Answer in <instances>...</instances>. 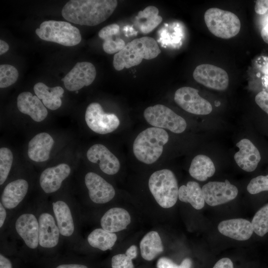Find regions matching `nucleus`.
Masks as SVG:
<instances>
[{
  "label": "nucleus",
  "instance_id": "obj_1",
  "mask_svg": "<svg viewBox=\"0 0 268 268\" xmlns=\"http://www.w3.org/2000/svg\"><path fill=\"white\" fill-rule=\"evenodd\" d=\"M117 5L116 0H71L63 7L62 15L74 24L95 26L109 18Z\"/></svg>",
  "mask_w": 268,
  "mask_h": 268
},
{
  "label": "nucleus",
  "instance_id": "obj_2",
  "mask_svg": "<svg viewBox=\"0 0 268 268\" xmlns=\"http://www.w3.org/2000/svg\"><path fill=\"white\" fill-rule=\"evenodd\" d=\"M161 53L156 41L150 37H142L128 43L119 52L115 54L113 64L117 70L129 68L140 64L143 59H154Z\"/></svg>",
  "mask_w": 268,
  "mask_h": 268
},
{
  "label": "nucleus",
  "instance_id": "obj_3",
  "mask_svg": "<svg viewBox=\"0 0 268 268\" xmlns=\"http://www.w3.org/2000/svg\"><path fill=\"white\" fill-rule=\"evenodd\" d=\"M169 140V135L163 129L148 128L140 133L133 143L135 157L141 162L151 164L161 155L164 145Z\"/></svg>",
  "mask_w": 268,
  "mask_h": 268
},
{
  "label": "nucleus",
  "instance_id": "obj_4",
  "mask_svg": "<svg viewBox=\"0 0 268 268\" xmlns=\"http://www.w3.org/2000/svg\"><path fill=\"white\" fill-rule=\"evenodd\" d=\"M148 187L160 206L168 208L175 204L179 189L177 180L172 171L164 169L153 173L148 180Z\"/></svg>",
  "mask_w": 268,
  "mask_h": 268
},
{
  "label": "nucleus",
  "instance_id": "obj_5",
  "mask_svg": "<svg viewBox=\"0 0 268 268\" xmlns=\"http://www.w3.org/2000/svg\"><path fill=\"white\" fill-rule=\"evenodd\" d=\"M42 40L65 46H73L81 40L79 29L66 21L48 20L43 22L35 30Z\"/></svg>",
  "mask_w": 268,
  "mask_h": 268
},
{
  "label": "nucleus",
  "instance_id": "obj_6",
  "mask_svg": "<svg viewBox=\"0 0 268 268\" xmlns=\"http://www.w3.org/2000/svg\"><path fill=\"white\" fill-rule=\"evenodd\" d=\"M204 19L209 31L222 39L231 38L238 34L241 22L238 16L227 10L212 7L204 13Z\"/></svg>",
  "mask_w": 268,
  "mask_h": 268
},
{
  "label": "nucleus",
  "instance_id": "obj_7",
  "mask_svg": "<svg viewBox=\"0 0 268 268\" xmlns=\"http://www.w3.org/2000/svg\"><path fill=\"white\" fill-rule=\"evenodd\" d=\"M144 118L150 125L161 129H166L175 134L183 133L186 129L185 120L168 107L157 104L146 108Z\"/></svg>",
  "mask_w": 268,
  "mask_h": 268
},
{
  "label": "nucleus",
  "instance_id": "obj_8",
  "mask_svg": "<svg viewBox=\"0 0 268 268\" xmlns=\"http://www.w3.org/2000/svg\"><path fill=\"white\" fill-rule=\"evenodd\" d=\"M85 120L88 127L99 134H107L116 130L120 120L114 114L105 113L101 105L97 102L90 103L87 107Z\"/></svg>",
  "mask_w": 268,
  "mask_h": 268
},
{
  "label": "nucleus",
  "instance_id": "obj_9",
  "mask_svg": "<svg viewBox=\"0 0 268 268\" xmlns=\"http://www.w3.org/2000/svg\"><path fill=\"white\" fill-rule=\"evenodd\" d=\"M174 98L177 105L190 113L205 115L210 114L212 110L211 104L200 96L198 90L191 87L178 89Z\"/></svg>",
  "mask_w": 268,
  "mask_h": 268
},
{
  "label": "nucleus",
  "instance_id": "obj_10",
  "mask_svg": "<svg viewBox=\"0 0 268 268\" xmlns=\"http://www.w3.org/2000/svg\"><path fill=\"white\" fill-rule=\"evenodd\" d=\"M193 75L197 82L210 89L222 91L226 89L229 84V76L227 72L212 65L198 66Z\"/></svg>",
  "mask_w": 268,
  "mask_h": 268
},
{
  "label": "nucleus",
  "instance_id": "obj_11",
  "mask_svg": "<svg viewBox=\"0 0 268 268\" xmlns=\"http://www.w3.org/2000/svg\"><path fill=\"white\" fill-rule=\"evenodd\" d=\"M205 202L214 206L234 200L237 196V188L228 180L224 182H209L202 188Z\"/></svg>",
  "mask_w": 268,
  "mask_h": 268
},
{
  "label": "nucleus",
  "instance_id": "obj_12",
  "mask_svg": "<svg viewBox=\"0 0 268 268\" xmlns=\"http://www.w3.org/2000/svg\"><path fill=\"white\" fill-rule=\"evenodd\" d=\"M96 71L90 62H77L71 70L62 79L65 87L70 91H76L90 85L94 80Z\"/></svg>",
  "mask_w": 268,
  "mask_h": 268
},
{
  "label": "nucleus",
  "instance_id": "obj_13",
  "mask_svg": "<svg viewBox=\"0 0 268 268\" xmlns=\"http://www.w3.org/2000/svg\"><path fill=\"white\" fill-rule=\"evenodd\" d=\"M90 200L94 203L103 204L111 201L115 195L114 187L97 174L90 172L84 178Z\"/></svg>",
  "mask_w": 268,
  "mask_h": 268
},
{
  "label": "nucleus",
  "instance_id": "obj_14",
  "mask_svg": "<svg viewBox=\"0 0 268 268\" xmlns=\"http://www.w3.org/2000/svg\"><path fill=\"white\" fill-rule=\"evenodd\" d=\"M15 230L25 244L31 249H36L39 244V223L32 213H24L16 219Z\"/></svg>",
  "mask_w": 268,
  "mask_h": 268
},
{
  "label": "nucleus",
  "instance_id": "obj_15",
  "mask_svg": "<svg viewBox=\"0 0 268 268\" xmlns=\"http://www.w3.org/2000/svg\"><path fill=\"white\" fill-rule=\"evenodd\" d=\"M86 156L91 162L98 164L102 171L106 174L114 175L120 170L119 159L103 144L92 145L87 150Z\"/></svg>",
  "mask_w": 268,
  "mask_h": 268
},
{
  "label": "nucleus",
  "instance_id": "obj_16",
  "mask_svg": "<svg viewBox=\"0 0 268 268\" xmlns=\"http://www.w3.org/2000/svg\"><path fill=\"white\" fill-rule=\"evenodd\" d=\"M38 223L39 246L46 249L56 247L61 233L55 217L48 212H43L39 216Z\"/></svg>",
  "mask_w": 268,
  "mask_h": 268
},
{
  "label": "nucleus",
  "instance_id": "obj_17",
  "mask_svg": "<svg viewBox=\"0 0 268 268\" xmlns=\"http://www.w3.org/2000/svg\"><path fill=\"white\" fill-rule=\"evenodd\" d=\"M70 171L69 166L66 163H61L45 169L39 178L41 188L46 194L57 191L63 181L69 175Z\"/></svg>",
  "mask_w": 268,
  "mask_h": 268
},
{
  "label": "nucleus",
  "instance_id": "obj_18",
  "mask_svg": "<svg viewBox=\"0 0 268 268\" xmlns=\"http://www.w3.org/2000/svg\"><path fill=\"white\" fill-rule=\"evenodd\" d=\"M236 146L239 148L234 156L237 164L245 171H254L261 158L258 148L247 138L240 140L236 143Z\"/></svg>",
  "mask_w": 268,
  "mask_h": 268
},
{
  "label": "nucleus",
  "instance_id": "obj_19",
  "mask_svg": "<svg viewBox=\"0 0 268 268\" xmlns=\"http://www.w3.org/2000/svg\"><path fill=\"white\" fill-rule=\"evenodd\" d=\"M17 106L20 112L29 116L35 122H42L48 115V111L42 102L30 92H23L18 95Z\"/></svg>",
  "mask_w": 268,
  "mask_h": 268
},
{
  "label": "nucleus",
  "instance_id": "obj_20",
  "mask_svg": "<svg viewBox=\"0 0 268 268\" xmlns=\"http://www.w3.org/2000/svg\"><path fill=\"white\" fill-rule=\"evenodd\" d=\"M218 230L222 235L238 241L249 239L253 233L251 222L243 218H234L220 222Z\"/></svg>",
  "mask_w": 268,
  "mask_h": 268
},
{
  "label": "nucleus",
  "instance_id": "obj_21",
  "mask_svg": "<svg viewBox=\"0 0 268 268\" xmlns=\"http://www.w3.org/2000/svg\"><path fill=\"white\" fill-rule=\"evenodd\" d=\"M28 188V183L25 179H18L10 182L2 191L0 202L7 209L15 208L26 196Z\"/></svg>",
  "mask_w": 268,
  "mask_h": 268
},
{
  "label": "nucleus",
  "instance_id": "obj_22",
  "mask_svg": "<svg viewBox=\"0 0 268 268\" xmlns=\"http://www.w3.org/2000/svg\"><path fill=\"white\" fill-rule=\"evenodd\" d=\"M54 140L47 133H41L35 135L29 142L28 155L29 158L37 162L47 161L50 157Z\"/></svg>",
  "mask_w": 268,
  "mask_h": 268
},
{
  "label": "nucleus",
  "instance_id": "obj_23",
  "mask_svg": "<svg viewBox=\"0 0 268 268\" xmlns=\"http://www.w3.org/2000/svg\"><path fill=\"white\" fill-rule=\"evenodd\" d=\"M52 208L61 235L70 237L74 232L75 226L69 205L65 201L58 200L53 202Z\"/></svg>",
  "mask_w": 268,
  "mask_h": 268
},
{
  "label": "nucleus",
  "instance_id": "obj_24",
  "mask_svg": "<svg viewBox=\"0 0 268 268\" xmlns=\"http://www.w3.org/2000/svg\"><path fill=\"white\" fill-rule=\"evenodd\" d=\"M130 222L129 213L120 207L110 208L104 213L100 220L102 228L112 233L126 229Z\"/></svg>",
  "mask_w": 268,
  "mask_h": 268
},
{
  "label": "nucleus",
  "instance_id": "obj_25",
  "mask_svg": "<svg viewBox=\"0 0 268 268\" xmlns=\"http://www.w3.org/2000/svg\"><path fill=\"white\" fill-rule=\"evenodd\" d=\"M33 89L36 95L47 108L55 110L61 106V97L64 93L62 87H49L42 82H38L34 85Z\"/></svg>",
  "mask_w": 268,
  "mask_h": 268
},
{
  "label": "nucleus",
  "instance_id": "obj_26",
  "mask_svg": "<svg viewBox=\"0 0 268 268\" xmlns=\"http://www.w3.org/2000/svg\"><path fill=\"white\" fill-rule=\"evenodd\" d=\"M178 199L181 201L189 202L196 209H201L204 205V199L202 189L195 181H189L186 185L179 188Z\"/></svg>",
  "mask_w": 268,
  "mask_h": 268
},
{
  "label": "nucleus",
  "instance_id": "obj_27",
  "mask_svg": "<svg viewBox=\"0 0 268 268\" xmlns=\"http://www.w3.org/2000/svg\"><path fill=\"white\" fill-rule=\"evenodd\" d=\"M158 13V9L152 5L148 6L138 12L135 24L142 33L151 32L162 22V18Z\"/></svg>",
  "mask_w": 268,
  "mask_h": 268
},
{
  "label": "nucleus",
  "instance_id": "obj_28",
  "mask_svg": "<svg viewBox=\"0 0 268 268\" xmlns=\"http://www.w3.org/2000/svg\"><path fill=\"white\" fill-rule=\"evenodd\" d=\"M215 171L214 165L208 156L199 154L192 161L190 168V175L197 180L204 181L213 175Z\"/></svg>",
  "mask_w": 268,
  "mask_h": 268
},
{
  "label": "nucleus",
  "instance_id": "obj_29",
  "mask_svg": "<svg viewBox=\"0 0 268 268\" xmlns=\"http://www.w3.org/2000/svg\"><path fill=\"white\" fill-rule=\"evenodd\" d=\"M141 257L146 261H151L164 250L159 234L154 231L147 233L140 242Z\"/></svg>",
  "mask_w": 268,
  "mask_h": 268
},
{
  "label": "nucleus",
  "instance_id": "obj_30",
  "mask_svg": "<svg viewBox=\"0 0 268 268\" xmlns=\"http://www.w3.org/2000/svg\"><path fill=\"white\" fill-rule=\"evenodd\" d=\"M117 239L115 233L108 232L102 228L94 229L87 237V241L91 247L103 251L111 249Z\"/></svg>",
  "mask_w": 268,
  "mask_h": 268
},
{
  "label": "nucleus",
  "instance_id": "obj_31",
  "mask_svg": "<svg viewBox=\"0 0 268 268\" xmlns=\"http://www.w3.org/2000/svg\"><path fill=\"white\" fill-rule=\"evenodd\" d=\"M137 255V249L135 245H132L126 251L125 254H120L114 256L112 258V268H134L132 260Z\"/></svg>",
  "mask_w": 268,
  "mask_h": 268
},
{
  "label": "nucleus",
  "instance_id": "obj_32",
  "mask_svg": "<svg viewBox=\"0 0 268 268\" xmlns=\"http://www.w3.org/2000/svg\"><path fill=\"white\" fill-rule=\"evenodd\" d=\"M251 224L253 231L258 235L263 237L268 232V203L258 210Z\"/></svg>",
  "mask_w": 268,
  "mask_h": 268
},
{
  "label": "nucleus",
  "instance_id": "obj_33",
  "mask_svg": "<svg viewBox=\"0 0 268 268\" xmlns=\"http://www.w3.org/2000/svg\"><path fill=\"white\" fill-rule=\"evenodd\" d=\"M13 153L11 150L6 147L0 149V185H2L6 181L12 164Z\"/></svg>",
  "mask_w": 268,
  "mask_h": 268
},
{
  "label": "nucleus",
  "instance_id": "obj_34",
  "mask_svg": "<svg viewBox=\"0 0 268 268\" xmlns=\"http://www.w3.org/2000/svg\"><path fill=\"white\" fill-rule=\"evenodd\" d=\"M18 72L13 66L7 64L0 66V87L4 88L14 84L17 80Z\"/></svg>",
  "mask_w": 268,
  "mask_h": 268
},
{
  "label": "nucleus",
  "instance_id": "obj_35",
  "mask_svg": "<svg viewBox=\"0 0 268 268\" xmlns=\"http://www.w3.org/2000/svg\"><path fill=\"white\" fill-rule=\"evenodd\" d=\"M247 190L253 195L268 191V175L259 176L252 179L248 185Z\"/></svg>",
  "mask_w": 268,
  "mask_h": 268
},
{
  "label": "nucleus",
  "instance_id": "obj_36",
  "mask_svg": "<svg viewBox=\"0 0 268 268\" xmlns=\"http://www.w3.org/2000/svg\"><path fill=\"white\" fill-rule=\"evenodd\" d=\"M126 45L124 41L121 38L113 39V37L104 40L103 43V49L107 54H116L125 47Z\"/></svg>",
  "mask_w": 268,
  "mask_h": 268
},
{
  "label": "nucleus",
  "instance_id": "obj_37",
  "mask_svg": "<svg viewBox=\"0 0 268 268\" xmlns=\"http://www.w3.org/2000/svg\"><path fill=\"white\" fill-rule=\"evenodd\" d=\"M192 265V262L189 258L184 259L179 265L166 257L160 258L157 263V268H191Z\"/></svg>",
  "mask_w": 268,
  "mask_h": 268
},
{
  "label": "nucleus",
  "instance_id": "obj_38",
  "mask_svg": "<svg viewBox=\"0 0 268 268\" xmlns=\"http://www.w3.org/2000/svg\"><path fill=\"white\" fill-rule=\"evenodd\" d=\"M120 33V27L117 24H111L102 28L98 32V36L105 40L112 38Z\"/></svg>",
  "mask_w": 268,
  "mask_h": 268
},
{
  "label": "nucleus",
  "instance_id": "obj_39",
  "mask_svg": "<svg viewBox=\"0 0 268 268\" xmlns=\"http://www.w3.org/2000/svg\"><path fill=\"white\" fill-rule=\"evenodd\" d=\"M255 100L257 104L268 114V93L264 91L260 92Z\"/></svg>",
  "mask_w": 268,
  "mask_h": 268
},
{
  "label": "nucleus",
  "instance_id": "obj_40",
  "mask_svg": "<svg viewBox=\"0 0 268 268\" xmlns=\"http://www.w3.org/2000/svg\"><path fill=\"white\" fill-rule=\"evenodd\" d=\"M255 11L256 13L262 15L268 10V0H258L256 1Z\"/></svg>",
  "mask_w": 268,
  "mask_h": 268
},
{
  "label": "nucleus",
  "instance_id": "obj_41",
  "mask_svg": "<svg viewBox=\"0 0 268 268\" xmlns=\"http://www.w3.org/2000/svg\"><path fill=\"white\" fill-rule=\"evenodd\" d=\"M213 268H234L231 260L228 258L220 259L214 265Z\"/></svg>",
  "mask_w": 268,
  "mask_h": 268
},
{
  "label": "nucleus",
  "instance_id": "obj_42",
  "mask_svg": "<svg viewBox=\"0 0 268 268\" xmlns=\"http://www.w3.org/2000/svg\"><path fill=\"white\" fill-rule=\"evenodd\" d=\"M0 268H12L10 260L1 254L0 255Z\"/></svg>",
  "mask_w": 268,
  "mask_h": 268
},
{
  "label": "nucleus",
  "instance_id": "obj_43",
  "mask_svg": "<svg viewBox=\"0 0 268 268\" xmlns=\"http://www.w3.org/2000/svg\"><path fill=\"white\" fill-rule=\"evenodd\" d=\"M6 217V208L2 205L1 202H0V227L3 226Z\"/></svg>",
  "mask_w": 268,
  "mask_h": 268
},
{
  "label": "nucleus",
  "instance_id": "obj_44",
  "mask_svg": "<svg viewBox=\"0 0 268 268\" xmlns=\"http://www.w3.org/2000/svg\"><path fill=\"white\" fill-rule=\"evenodd\" d=\"M56 268H88L86 266L79 264H63L57 267Z\"/></svg>",
  "mask_w": 268,
  "mask_h": 268
},
{
  "label": "nucleus",
  "instance_id": "obj_45",
  "mask_svg": "<svg viewBox=\"0 0 268 268\" xmlns=\"http://www.w3.org/2000/svg\"><path fill=\"white\" fill-rule=\"evenodd\" d=\"M261 35L263 40L268 44V25L265 26L262 29Z\"/></svg>",
  "mask_w": 268,
  "mask_h": 268
},
{
  "label": "nucleus",
  "instance_id": "obj_46",
  "mask_svg": "<svg viewBox=\"0 0 268 268\" xmlns=\"http://www.w3.org/2000/svg\"><path fill=\"white\" fill-rule=\"evenodd\" d=\"M9 49V45L3 40H0V55L6 53Z\"/></svg>",
  "mask_w": 268,
  "mask_h": 268
}]
</instances>
